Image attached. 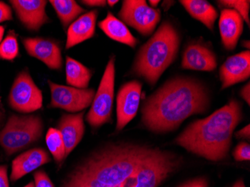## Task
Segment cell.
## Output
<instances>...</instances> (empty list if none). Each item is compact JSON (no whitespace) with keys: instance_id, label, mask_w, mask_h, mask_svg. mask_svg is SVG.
<instances>
[{"instance_id":"cell-1","label":"cell","mask_w":250,"mask_h":187,"mask_svg":"<svg viewBox=\"0 0 250 187\" xmlns=\"http://www.w3.org/2000/svg\"><path fill=\"white\" fill-rule=\"evenodd\" d=\"M209 104L208 93L201 83L178 77L167 82L146 100L142 123L152 133L173 131L189 117L206 112Z\"/></svg>"},{"instance_id":"cell-2","label":"cell","mask_w":250,"mask_h":187,"mask_svg":"<svg viewBox=\"0 0 250 187\" xmlns=\"http://www.w3.org/2000/svg\"><path fill=\"white\" fill-rule=\"evenodd\" d=\"M156 148L130 143L104 146L79 163L62 187H120Z\"/></svg>"},{"instance_id":"cell-3","label":"cell","mask_w":250,"mask_h":187,"mask_svg":"<svg viewBox=\"0 0 250 187\" xmlns=\"http://www.w3.org/2000/svg\"><path fill=\"white\" fill-rule=\"evenodd\" d=\"M242 119V104L231 100L210 116L188 125L175 143L202 158L221 161L228 157L234 130Z\"/></svg>"},{"instance_id":"cell-4","label":"cell","mask_w":250,"mask_h":187,"mask_svg":"<svg viewBox=\"0 0 250 187\" xmlns=\"http://www.w3.org/2000/svg\"><path fill=\"white\" fill-rule=\"evenodd\" d=\"M179 34L175 26L165 21L154 36L140 49L133 71L154 86L164 71L175 61L179 50Z\"/></svg>"},{"instance_id":"cell-5","label":"cell","mask_w":250,"mask_h":187,"mask_svg":"<svg viewBox=\"0 0 250 187\" xmlns=\"http://www.w3.org/2000/svg\"><path fill=\"white\" fill-rule=\"evenodd\" d=\"M182 158L172 152L156 148L123 187H159L179 169Z\"/></svg>"},{"instance_id":"cell-6","label":"cell","mask_w":250,"mask_h":187,"mask_svg":"<svg viewBox=\"0 0 250 187\" xmlns=\"http://www.w3.org/2000/svg\"><path fill=\"white\" fill-rule=\"evenodd\" d=\"M43 131V121L39 115H12L0 131V145L12 155L37 142Z\"/></svg>"},{"instance_id":"cell-7","label":"cell","mask_w":250,"mask_h":187,"mask_svg":"<svg viewBox=\"0 0 250 187\" xmlns=\"http://www.w3.org/2000/svg\"><path fill=\"white\" fill-rule=\"evenodd\" d=\"M115 77V57L112 56L105 69L92 107L86 115L87 122L92 127L98 128L110 123L114 101Z\"/></svg>"},{"instance_id":"cell-8","label":"cell","mask_w":250,"mask_h":187,"mask_svg":"<svg viewBox=\"0 0 250 187\" xmlns=\"http://www.w3.org/2000/svg\"><path fill=\"white\" fill-rule=\"evenodd\" d=\"M119 16L126 24L145 36L154 32L161 18L160 10L148 6L143 0L124 1Z\"/></svg>"},{"instance_id":"cell-9","label":"cell","mask_w":250,"mask_h":187,"mask_svg":"<svg viewBox=\"0 0 250 187\" xmlns=\"http://www.w3.org/2000/svg\"><path fill=\"white\" fill-rule=\"evenodd\" d=\"M12 109L21 113H30L43 106L42 91L35 84L27 71H22L15 79L9 95Z\"/></svg>"},{"instance_id":"cell-10","label":"cell","mask_w":250,"mask_h":187,"mask_svg":"<svg viewBox=\"0 0 250 187\" xmlns=\"http://www.w3.org/2000/svg\"><path fill=\"white\" fill-rule=\"evenodd\" d=\"M51 91L50 106L60 108L67 112H78L91 106L95 98V90L80 89L74 87L58 85L48 81Z\"/></svg>"},{"instance_id":"cell-11","label":"cell","mask_w":250,"mask_h":187,"mask_svg":"<svg viewBox=\"0 0 250 187\" xmlns=\"http://www.w3.org/2000/svg\"><path fill=\"white\" fill-rule=\"evenodd\" d=\"M142 95V84L133 80L122 85L117 95L116 130L121 131L137 113Z\"/></svg>"},{"instance_id":"cell-12","label":"cell","mask_w":250,"mask_h":187,"mask_svg":"<svg viewBox=\"0 0 250 187\" xmlns=\"http://www.w3.org/2000/svg\"><path fill=\"white\" fill-rule=\"evenodd\" d=\"M250 77V50L230 56L220 69L221 89L246 81Z\"/></svg>"},{"instance_id":"cell-13","label":"cell","mask_w":250,"mask_h":187,"mask_svg":"<svg viewBox=\"0 0 250 187\" xmlns=\"http://www.w3.org/2000/svg\"><path fill=\"white\" fill-rule=\"evenodd\" d=\"M22 43L31 56L40 60L50 68L61 69L62 58L61 49L57 43L42 38H27L22 39Z\"/></svg>"},{"instance_id":"cell-14","label":"cell","mask_w":250,"mask_h":187,"mask_svg":"<svg viewBox=\"0 0 250 187\" xmlns=\"http://www.w3.org/2000/svg\"><path fill=\"white\" fill-rule=\"evenodd\" d=\"M20 21L30 30L37 31L49 21L45 12L47 1L13 0L10 1Z\"/></svg>"},{"instance_id":"cell-15","label":"cell","mask_w":250,"mask_h":187,"mask_svg":"<svg viewBox=\"0 0 250 187\" xmlns=\"http://www.w3.org/2000/svg\"><path fill=\"white\" fill-rule=\"evenodd\" d=\"M217 56L201 43H191L184 52L181 67L192 71H213L217 68Z\"/></svg>"},{"instance_id":"cell-16","label":"cell","mask_w":250,"mask_h":187,"mask_svg":"<svg viewBox=\"0 0 250 187\" xmlns=\"http://www.w3.org/2000/svg\"><path fill=\"white\" fill-rule=\"evenodd\" d=\"M50 161V154L43 148H33L23 152L12 162L11 181L16 182Z\"/></svg>"},{"instance_id":"cell-17","label":"cell","mask_w":250,"mask_h":187,"mask_svg":"<svg viewBox=\"0 0 250 187\" xmlns=\"http://www.w3.org/2000/svg\"><path fill=\"white\" fill-rule=\"evenodd\" d=\"M222 43L227 50H234L244 29V20L237 11L223 8L219 21Z\"/></svg>"},{"instance_id":"cell-18","label":"cell","mask_w":250,"mask_h":187,"mask_svg":"<svg viewBox=\"0 0 250 187\" xmlns=\"http://www.w3.org/2000/svg\"><path fill=\"white\" fill-rule=\"evenodd\" d=\"M84 112L78 114L64 115L58 124V130L62 136L65 146V158L81 143L84 133Z\"/></svg>"},{"instance_id":"cell-19","label":"cell","mask_w":250,"mask_h":187,"mask_svg":"<svg viewBox=\"0 0 250 187\" xmlns=\"http://www.w3.org/2000/svg\"><path fill=\"white\" fill-rule=\"evenodd\" d=\"M98 15V11L93 10L83 15L73 22L67 29L66 49L71 48L93 37Z\"/></svg>"},{"instance_id":"cell-20","label":"cell","mask_w":250,"mask_h":187,"mask_svg":"<svg viewBox=\"0 0 250 187\" xmlns=\"http://www.w3.org/2000/svg\"><path fill=\"white\" fill-rule=\"evenodd\" d=\"M98 26L112 40L127 45L132 48H134L138 43L126 25L111 12H108L106 18L98 23Z\"/></svg>"},{"instance_id":"cell-21","label":"cell","mask_w":250,"mask_h":187,"mask_svg":"<svg viewBox=\"0 0 250 187\" xmlns=\"http://www.w3.org/2000/svg\"><path fill=\"white\" fill-rule=\"evenodd\" d=\"M181 5L191 17L200 21L208 29L213 31L218 13L214 7L205 0H181Z\"/></svg>"},{"instance_id":"cell-22","label":"cell","mask_w":250,"mask_h":187,"mask_svg":"<svg viewBox=\"0 0 250 187\" xmlns=\"http://www.w3.org/2000/svg\"><path fill=\"white\" fill-rule=\"evenodd\" d=\"M65 72L67 83L80 89H86L92 77L91 70L69 56L66 58Z\"/></svg>"},{"instance_id":"cell-23","label":"cell","mask_w":250,"mask_h":187,"mask_svg":"<svg viewBox=\"0 0 250 187\" xmlns=\"http://www.w3.org/2000/svg\"><path fill=\"white\" fill-rule=\"evenodd\" d=\"M50 2L64 27L68 26L79 15L85 12V10L74 0H51Z\"/></svg>"},{"instance_id":"cell-24","label":"cell","mask_w":250,"mask_h":187,"mask_svg":"<svg viewBox=\"0 0 250 187\" xmlns=\"http://www.w3.org/2000/svg\"><path fill=\"white\" fill-rule=\"evenodd\" d=\"M46 143L55 161L61 163L65 159V146L58 129L53 127L49 129L46 135Z\"/></svg>"},{"instance_id":"cell-25","label":"cell","mask_w":250,"mask_h":187,"mask_svg":"<svg viewBox=\"0 0 250 187\" xmlns=\"http://www.w3.org/2000/svg\"><path fill=\"white\" fill-rule=\"evenodd\" d=\"M19 53V46L15 32H9L7 37L0 43V60L12 61Z\"/></svg>"},{"instance_id":"cell-26","label":"cell","mask_w":250,"mask_h":187,"mask_svg":"<svg viewBox=\"0 0 250 187\" xmlns=\"http://www.w3.org/2000/svg\"><path fill=\"white\" fill-rule=\"evenodd\" d=\"M217 3L220 7L224 8H229L237 11V13L241 15L244 21H246L248 26H250V1L247 0H223L217 1Z\"/></svg>"},{"instance_id":"cell-27","label":"cell","mask_w":250,"mask_h":187,"mask_svg":"<svg viewBox=\"0 0 250 187\" xmlns=\"http://www.w3.org/2000/svg\"><path fill=\"white\" fill-rule=\"evenodd\" d=\"M234 160L237 162L250 161V145L246 142H241L234 148L232 154Z\"/></svg>"},{"instance_id":"cell-28","label":"cell","mask_w":250,"mask_h":187,"mask_svg":"<svg viewBox=\"0 0 250 187\" xmlns=\"http://www.w3.org/2000/svg\"><path fill=\"white\" fill-rule=\"evenodd\" d=\"M34 183L36 187H54L50 177L45 171H37L34 173Z\"/></svg>"},{"instance_id":"cell-29","label":"cell","mask_w":250,"mask_h":187,"mask_svg":"<svg viewBox=\"0 0 250 187\" xmlns=\"http://www.w3.org/2000/svg\"><path fill=\"white\" fill-rule=\"evenodd\" d=\"M178 187H209V182L207 178L200 177L189 180Z\"/></svg>"},{"instance_id":"cell-30","label":"cell","mask_w":250,"mask_h":187,"mask_svg":"<svg viewBox=\"0 0 250 187\" xmlns=\"http://www.w3.org/2000/svg\"><path fill=\"white\" fill-rule=\"evenodd\" d=\"M13 18L11 8L5 2L0 1V22L11 21Z\"/></svg>"},{"instance_id":"cell-31","label":"cell","mask_w":250,"mask_h":187,"mask_svg":"<svg viewBox=\"0 0 250 187\" xmlns=\"http://www.w3.org/2000/svg\"><path fill=\"white\" fill-rule=\"evenodd\" d=\"M0 187H9L8 167L6 166H0Z\"/></svg>"},{"instance_id":"cell-32","label":"cell","mask_w":250,"mask_h":187,"mask_svg":"<svg viewBox=\"0 0 250 187\" xmlns=\"http://www.w3.org/2000/svg\"><path fill=\"white\" fill-rule=\"evenodd\" d=\"M250 125L243 127L241 130L235 133V137L237 139H242L244 140H250Z\"/></svg>"},{"instance_id":"cell-33","label":"cell","mask_w":250,"mask_h":187,"mask_svg":"<svg viewBox=\"0 0 250 187\" xmlns=\"http://www.w3.org/2000/svg\"><path fill=\"white\" fill-rule=\"evenodd\" d=\"M240 95L241 98L247 102L248 105L250 104V83L249 82L247 85L243 87L242 89L240 91Z\"/></svg>"},{"instance_id":"cell-34","label":"cell","mask_w":250,"mask_h":187,"mask_svg":"<svg viewBox=\"0 0 250 187\" xmlns=\"http://www.w3.org/2000/svg\"><path fill=\"white\" fill-rule=\"evenodd\" d=\"M82 2L85 5L92 7H104L106 4L104 0H85V1H82Z\"/></svg>"},{"instance_id":"cell-35","label":"cell","mask_w":250,"mask_h":187,"mask_svg":"<svg viewBox=\"0 0 250 187\" xmlns=\"http://www.w3.org/2000/svg\"><path fill=\"white\" fill-rule=\"evenodd\" d=\"M231 187H246L245 184H244L243 179L237 180L234 184H233Z\"/></svg>"},{"instance_id":"cell-36","label":"cell","mask_w":250,"mask_h":187,"mask_svg":"<svg viewBox=\"0 0 250 187\" xmlns=\"http://www.w3.org/2000/svg\"><path fill=\"white\" fill-rule=\"evenodd\" d=\"M161 2V1H159V0H157V1H154V0H150L149 3L150 5H151V8H155L158 5V4Z\"/></svg>"},{"instance_id":"cell-37","label":"cell","mask_w":250,"mask_h":187,"mask_svg":"<svg viewBox=\"0 0 250 187\" xmlns=\"http://www.w3.org/2000/svg\"><path fill=\"white\" fill-rule=\"evenodd\" d=\"M4 32H5V28L0 26V43L2 42V38H3Z\"/></svg>"},{"instance_id":"cell-38","label":"cell","mask_w":250,"mask_h":187,"mask_svg":"<svg viewBox=\"0 0 250 187\" xmlns=\"http://www.w3.org/2000/svg\"><path fill=\"white\" fill-rule=\"evenodd\" d=\"M118 2H119V1L118 0H115V1H112V0H108L107 2H106V3H108V5H109V6L112 7L114 6L116 4H117Z\"/></svg>"},{"instance_id":"cell-39","label":"cell","mask_w":250,"mask_h":187,"mask_svg":"<svg viewBox=\"0 0 250 187\" xmlns=\"http://www.w3.org/2000/svg\"><path fill=\"white\" fill-rule=\"evenodd\" d=\"M35 187V183L33 182V181H30V182L29 183V184H27V185L25 186V187Z\"/></svg>"},{"instance_id":"cell-40","label":"cell","mask_w":250,"mask_h":187,"mask_svg":"<svg viewBox=\"0 0 250 187\" xmlns=\"http://www.w3.org/2000/svg\"><path fill=\"white\" fill-rule=\"evenodd\" d=\"M4 119V115L3 113H2L1 111H0V124H1V122H2V120H3Z\"/></svg>"},{"instance_id":"cell-41","label":"cell","mask_w":250,"mask_h":187,"mask_svg":"<svg viewBox=\"0 0 250 187\" xmlns=\"http://www.w3.org/2000/svg\"><path fill=\"white\" fill-rule=\"evenodd\" d=\"M123 187V184H122V186H121V187Z\"/></svg>"}]
</instances>
